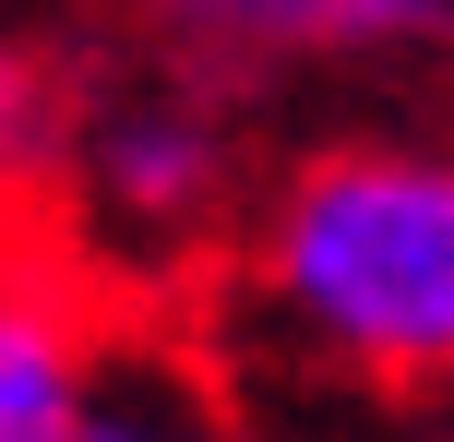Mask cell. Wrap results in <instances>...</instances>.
<instances>
[{
  "label": "cell",
  "mask_w": 454,
  "mask_h": 442,
  "mask_svg": "<svg viewBox=\"0 0 454 442\" xmlns=\"http://www.w3.org/2000/svg\"><path fill=\"white\" fill-rule=\"evenodd\" d=\"M239 287L311 371L454 395V156L442 143H323L263 191Z\"/></svg>",
  "instance_id": "obj_1"
},
{
  "label": "cell",
  "mask_w": 454,
  "mask_h": 442,
  "mask_svg": "<svg viewBox=\"0 0 454 442\" xmlns=\"http://www.w3.org/2000/svg\"><path fill=\"white\" fill-rule=\"evenodd\" d=\"M227 72L180 60L144 72V84H108L84 120L60 132V180L84 204V228L108 252H192L227 204H239V132H227Z\"/></svg>",
  "instance_id": "obj_2"
},
{
  "label": "cell",
  "mask_w": 454,
  "mask_h": 442,
  "mask_svg": "<svg viewBox=\"0 0 454 442\" xmlns=\"http://www.w3.org/2000/svg\"><path fill=\"white\" fill-rule=\"evenodd\" d=\"M108 359L84 252L36 204H0V442H72Z\"/></svg>",
  "instance_id": "obj_3"
},
{
  "label": "cell",
  "mask_w": 454,
  "mask_h": 442,
  "mask_svg": "<svg viewBox=\"0 0 454 442\" xmlns=\"http://www.w3.org/2000/svg\"><path fill=\"white\" fill-rule=\"evenodd\" d=\"M180 60L204 72H275V60H383V48L454 36V0H144Z\"/></svg>",
  "instance_id": "obj_4"
},
{
  "label": "cell",
  "mask_w": 454,
  "mask_h": 442,
  "mask_svg": "<svg viewBox=\"0 0 454 442\" xmlns=\"http://www.w3.org/2000/svg\"><path fill=\"white\" fill-rule=\"evenodd\" d=\"M72 442H263V430L215 383V359H192L156 323H108V359H96V395H84Z\"/></svg>",
  "instance_id": "obj_5"
},
{
  "label": "cell",
  "mask_w": 454,
  "mask_h": 442,
  "mask_svg": "<svg viewBox=\"0 0 454 442\" xmlns=\"http://www.w3.org/2000/svg\"><path fill=\"white\" fill-rule=\"evenodd\" d=\"M48 167H60V84L0 36V204H36Z\"/></svg>",
  "instance_id": "obj_6"
},
{
  "label": "cell",
  "mask_w": 454,
  "mask_h": 442,
  "mask_svg": "<svg viewBox=\"0 0 454 442\" xmlns=\"http://www.w3.org/2000/svg\"><path fill=\"white\" fill-rule=\"evenodd\" d=\"M431 442H454V430H431Z\"/></svg>",
  "instance_id": "obj_7"
}]
</instances>
